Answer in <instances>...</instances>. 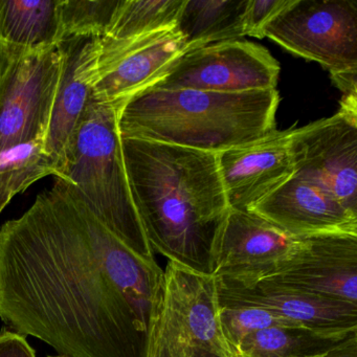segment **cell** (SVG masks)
<instances>
[{"label":"cell","mask_w":357,"mask_h":357,"mask_svg":"<svg viewBox=\"0 0 357 357\" xmlns=\"http://www.w3.org/2000/svg\"><path fill=\"white\" fill-rule=\"evenodd\" d=\"M55 181L0 227V319L60 356L145 357L164 271Z\"/></svg>","instance_id":"obj_1"},{"label":"cell","mask_w":357,"mask_h":357,"mask_svg":"<svg viewBox=\"0 0 357 357\" xmlns=\"http://www.w3.org/2000/svg\"><path fill=\"white\" fill-rule=\"evenodd\" d=\"M131 194L154 252L211 275L215 242L229 206L216 154L122 139Z\"/></svg>","instance_id":"obj_2"},{"label":"cell","mask_w":357,"mask_h":357,"mask_svg":"<svg viewBox=\"0 0 357 357\" xmlns=\"http://www.w3.org/2000/svg\"><path fill=\"white\" fill-rule=\"evenodd\" d=\"M277 89L240 93L145 89L120 112L122 139L219 153L275 129Z\"/></svg>","instance_id":"obj_3"},{"label":"cell","mask_w":357,"mask_h":357,"mask_svg":"<svg viewBox=\"0 0 357 357\" xmlns=\"http://www.w3.org/2000/svg\"><path fill=\"white\" fill-rule=\"evenodd\" d=\"M121 109L91 97L60 181L68 183L123 243L156 262L131 194L119 127Z\"/></svg>","instance_id":"obj_4"},{"label":"cell","mask_w":357,"mask_h":357,"mask_svg":"<svg viewBox=\"0 0 357 357\" xmlns=\"http://www.w3.org/2000/svg\"><path fill=\"white\" fill-rule=\"evenodd\" d=\"M218 312L214 277L169 261L150 312L145 357H238Z\"/></svg>","instance_id":"obj_5"},{"label":"cell","mask_w":357,"mask_h":357,"mask_svg":"<svg viewBox=\"0 0 357 357\" xmlns=\"http://www.w3.org/2000/svg\"><path fill=\"white\" fill-rule=\"evenodd\" d=\"M263 36L321 64L344 96L357 95L356 0H291Z\"/></svg>","instance_id":"obj_6"},{"label":"cell","mask_w":357,"mask_h":357,"mask_svg":"<svg viewBox=\"0 0 357 357\" xmlns=\"http://www.w3.org/2000/svg\"><path fill=\"white\" fill-rule=\"evenodd\" d=\"M294 175L329 192L357 215V95L344 96L340 109L292 130Z\"/></svg>","instance_id":"obj_7"},{"label":"cell","mask_w":357,"mask_h":357,"mask_svg":"<svg viewBox=\"0 0 357 357\" xmlns=\"http://www.w3.org/2000/svg\"><path fill=\"white\" fill-rule=\"evenodd\" d=\"M280 70L279 62L262 45L238 39L185 52L146 89L223 93L271 91L277 89Z\"/></svg>","instance_id":"obj_8"},{"label":"cell","mask_w":357,"mask_h":357,"mask_svg":"<svg viewBox=\"0 0 357 357\" xmlns=\"http://www.w3.org/2000/svg\"><path fill=\"white\" fill-rule=\"evenodd\" d=\"M62 70L60 47L14 56L0 78V151L47 137Z\"/></svg>","instance_id":"obj_9"},{"label":"cell","mask_w":357,"mask_h":357,"mask_svg":"<svg viewBox=\"0 0 357 357\" xmlns=\"http://www.w3.org/2000/svg\"><path fill=\"white\" fill-rule=\"evenodd\" d=\"M300 245L292 237L252 211L231 210L213 248L211 275L250 285L277 273Z\"/></svg>","instance_id":"obj_10"},{"label":"cell","mask_w":357,"mask_h":357,"mask_svg":"<svg viewBox=\"0 0 357 357\" xmlns=\"http://www.w3.org/2000/svg\"><path fill=\"white\" fill-rule=\"evenodd\" d=\"M185 52L187 45L175 28L128 41L99 39L91 97L123 108L131 98L160 80Z\"/></svg>","instance_id":"obj_11"},{"label":"cell","mask_w":357,"mask_h":357,"mask_svg":"<svg viewBox=\"0 0 357 357\" xmlns=\"http://www.w3.org/2000/svg\"><path fill=\"white\" fill-rule=\"evenodd\" d=\"M265 280L306 294L357 304V234L301 237L294 256Z\"/></svg>","instance_id":"obj_12"},{"label":"cell","mask_w":357,"mask_h":357,"mask_svg":"<svg viewBox=\"0 0 357 357\" xmlns=\"http://www.w3.org/2000/svg\"><path fill=\"white\" fill-rule=\"evenodd\" d=\"M292 130L275 129L256 141L216 153L231 210L252 211L294 176Z\"/></svg>","instance_id":"obj_13"},{"label":"cell","mask_w":357,"mask_h":357,"mask_svg":"<svg viewBox=\"0 0 357 357\" xmlns=\"http://www.w3.org/2000/svg\"><path fill=\"white\" fill-rule=\"evenodd\" d=\"M215 281L219 306L264 309L304 327L357 329V304L306 294L268 280L250 285Z\"/></svg>","instance_id":"obj_14"},{"label":"cell","mask_w":357,"mask_h":357,"mask_svg":"<svg viewBox=\"0 0 357 357\" xmlns=\"http://www.w3.org/2000/svg\"><path fill=\"white\" fill-rule=\"evenodd\" d=\"M252 212L292 237L357 234V215L317 183L296 175L259 202Z\"/></svg>","instance_id":"obj_15"},{"label":"cell","mask_w":357,"mask_h":357,"mask_svg":"<svg viewBox=\"0 0 357 357\" xmlns=\"http://www.w3.org/2000/svg\"><path fill=\"white\" fill-rule=\"evenodd\" d=\"M63 70L54 104L45 148L63 172L79 122L96 83L99 39H72L59 45Z\"/></svg>","instance_id":"obj_16"},{"label":"cell","mask_w":357,"mask_h":357,"mask_svg":"<svg viewBox=\"0 0 357 357\" xmlns=\"http://www.w3.org/2000/svg\"><path fill=\"white\" fill-rule=\"evenodd\" d=\"M248 0H183L175 29L188 51L245 36Z\"/></svg>","instance_id":"obj_17"},{"label":"cell","mask_w":357,"mask_h":357,"mask_svg":"<svg viewBox=\"0 0 357 357\" xmlns=\"http://www.w3.org/2000/svg\"><path fill=\"white\" fill-rule=\"evenodd\" d=\"M58 0H0V39L22 51L60 45Z\"/></svg>","instance_id":"obj_18"},{"label":"cell","mask_w":357,"mask_h":357,"mask_svg":"<svg viewBox=\"0 0 357 357\" xmlns=\"http://www.w3.org/2000/svg\"><path fill=\"white\" fill-rule=\"evenodd\" d=\"M357 329H319L291 326L262 330L244 338L238 357H307L326 352Z\"/></svg>","instance_id":"obj_19"},{"label":"cell","mask_w":357,"mask_h":357,"mask_svg":"<svg viewBox=\"0 0 357 357\" xmlns=\"http://www.w3.org/2000/svg\"><path fill=\"white\" fill-rule=\"evenodd\" d=\"M45 141L47 137H37L0 151V214L16 195L40 179L61 178Z\"/></svg>","instance_id":"obj_20"},{"label":"cell","mask_w":357,"mask_h":357,"mask_svg":"<svg viewBox=\"0 0 357 357\" xmlns=\"http://www.w3.org/2000/svg\"><path fill=\"white\" fill-rule=\"evenodd\" d=\"M183 0H120L106 37L128 41L175 28Z\"/></svg>","instance_id":"obj_21"},{"label":"cell","mask_w":357,"mask_h":357,"mask_svg":"<svg viewBox=\"0 0 357 357\" xmlns=\"http://www.w3.org/2000/svg\"><path fill=\"white\" fill-rule=\"evenodd\" d=\"M120 0H58L60 45L72 39L106 37Z\"/></svg>","instance_id":"obj_22"},{"label":"cell","mask_w":357,"mask_h":357,"mask_svg":"<svg viewBox=\"0 0 357 357\" xmlns=\"http://www.w3.org/2000/svg\"><path fill=\"white\" fill-rule=\"evenodd\" d=\"M218 315L221 330L235 351L244 338L257 332L269 328L300 326L275 313L255 307L219 306Z\"/></svg>","instance_id":"obj_23"},{"label":"cell","mask_w":357,"mask_h":357,"mask_svg":"<svg viewBox=\"0 0 357 357\" xmlns=\"http://www.w3.org/2000/svg\"><path fill=\"white\" fill-rule=\"evenodd\" d=\"M291 0H248L245 13V36L262 39L265 26L277 17Z\"/></svg>","instance_id":"obj_24"},{"label":"cell","mask_w":357,"mask_h":357,"mask_svg":"<svg viewBox=\"0 0 357 357\" xmlns=\"http://www.w3.org/2000/svg\"><path fill=\"white\" fill-rule=\"evenodd\" d=\"M0 357H36V353L26 336L3 330L0 332Z\"/></svg>","instance_id":"obj_25"},{"label":"cell","mask_w":357,"mask_h":357,"mask_svg":"<svg viewBox=\"0 0 357 357\" xmlns=\"http://www.w3.org/2000/svg\"><path fill=\"white\" fill-rule=\"evenodd\" d=\"M307 357H357V332L330 350Z\"/></svg>","instance_id":"obj_26"},{"label":"cell","mask_w":357,"mask_h":357,"mask_svg":"<svg viewBox=\"0 0 357 357\" xmlns=\"http://www.w3.org/2000/svg\"><path fill=\"white\" fill-rule=\"evenodd\" d=\"M20 51H22V50L14 49V47L6 45V43L0 39V78L3 77V73L6 72L8 66L11 63L14 56Z\"/></svg>","instance_id":"obj_27"},{"label":"cell","mask_w":357,"mask_h":357,"mask_svg":"<svg viewBox=\"0 0 357 357\" xmlns=\"http://www.w3.org/2000/svg\"><path fill=\"white\" fill-rule=\"evenodd\" d=\"M47 357H64V356H60V355H58V356H47Z\"/></svg>","instance_id":"obj_28"}]
</instances>
